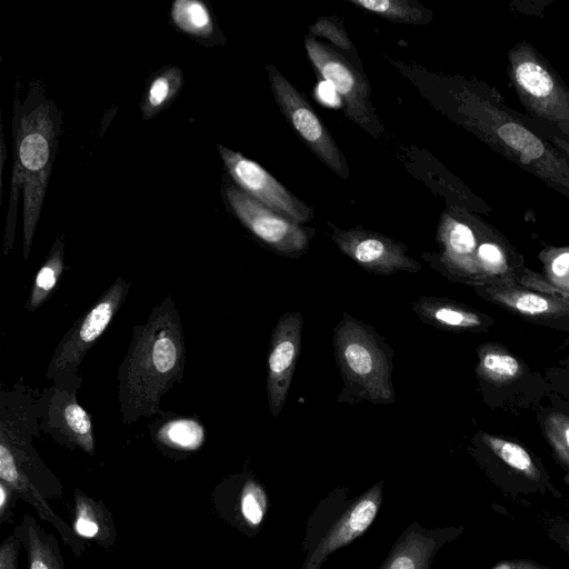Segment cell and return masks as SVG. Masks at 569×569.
<instances>
[{"instance_id": "cell-1", "label": "cell", "mask_w": 569, "mask_h": 569, "mask_svg": "<svg viewBox=\"0 0 569 569\" xmlns=\"http://www.w3.org/2000/svg\"><path fill=\"white\" fill-rule=\"evenodd\" d=\"M461 123L499 154L569 197V159L536 123L506 104L500 92L482 81H462L452 90Z\"/></svg>"}, {"instance_id": "cell-2", "label": "cell", "mask_w": 569, "mask_h": 569, "mask_svg": "<svg viewBox=\"0 0 569 569\" xmlns=\"http://www.w3.org/2000/svg\"><path fill=\"white\" fill-rule=\"evenodd\" d=\"M186 346L178 310L167 297L132 333L119 373L123 422L130 425L160 410V399L181 378Z\"/></svg>"}, {"instance_id": "cell-3", "label": "cell", "mask_w": 569, "mask_h": 569, "mask_svg": "<svg viewBox=\"0 0 569 569\" xmlns=\"http://www.w3.org/2000/svg\"><path fill=\"white\" fill-rule=\"evenodd\" d=\"M14 109V162L23 179V256L27 259L52 169L60 116L54 103L38 88H31L24 104Z\"/></svg>"}, {"instance_id": "cell-4", "label": "cell", "mask_w": 569, "mask_h": 569, "mask_svg": "<svg viewBox=\"0 0 569 569\" xmlns=\"http://www.w3.org/2000/svg\"><path fill=\"white\" fill-rule=\"evenodd\" d=\"M335 357L343 381L339 401L391 405L393 352L371 327L345 312L333 330Z\"/></svg>"}, {"instance_id": "cell-5", "label": "cell", "mask_w": 569, "mask_h": 569, "mask_svg": "<svg viewBox=\"0 0 569 569\" xmlns=\"http://www.w3.org/2000/svg\"><path fill=\"white\" fill-rule=\"evenodd\" d=\"M507 73L519 101L542 132L569 142V88L550 62L529 42L507 53Z\"/></svg>"}, {"instance_id": "cell-6", "label": "cell", "mask_w": 569, "mask_h": 569, "mask_svg": "<svg viewBox=\"0 0 569 569\" xmlns=\"http://www.w3.org/2000/svg\"><path fill=\"white\" fill-rule=\"evenodd\" d=\"M382 500V481L349 498L338 488L319 502L307 523L301 569H320L327 558L360 537L375 520Z\"/></svg>"}, {"instance_id": "cell-7", "label": "cell", "mask_w": 569, "mask_h": 569, "mask_svg": "<svg viewBox=\"0 0 569 569\" xmlns=\"http://www.w3.org/2000/svg\"><path fill=\"white\" fill-rule=\"evenodd\" d=\"M306 50L313 66L341 97L347 116L371 134L381 124L370 102V89L362 74L338 52L312 37H306Z\"/></svg>"}, {"instance_id": "cell-8", "label": "cell", "mask_w": 569, "mask_h": 569, "mask_svg": "<svg viewBox=\"0 0 569 569\" xmlns=\"http://www.w3.org/2000/svg\"><path fill=\"white\" fill-rule=\"evenodd\" d=\"M129 283L118 277L94 306L80 318L56 348L47 377L77 371L84 355L109 327L126 299Z\"/></svg>"}, {"instance_id": "cell-9", "label": "cell", "mask_w": 569, "mask_h": 569, "mask_svg": "<svg viewBox=\"0 0 569 569\" xmlns=\"http://www.w3.org/2000/svg\"><path fill=\"white\" fill-rule=\"evenodd\" d=\"M267 71L274 99L297 133L332 171L348 178L343 154L308 101L274 66Z\"/></svg>"}, {"instance_id": "cell-10", "label": "cell", "mask_w": 569, "mask_h": 569, "mask_svg": "<svg viewBox=\"0 0 569 569\" xmlns=\"http://www.w3.org/2000/svg\"><path fill=\"white\" fill-rule=\"evenodd\" d=\"M217 148L227 171L242 191L297 224L311 219L312 210L260 164L227 147Z\"/></svg>"}, {"instance_id": "cell-11", "label": "cell", "mask_w": 569, "mask_h": 569, "mask_svg": "<svg viewBox=\"0 0 569 569\" xmlns=\"http://www.w3.org/2000/svg\"><path fill=\"white\" fill-rule=\"evenodd\" d=\"M226 197L237 218L276 251L296 256L307 250L309 234L299 224L236 187H228Z\"/></svg>"}, {"instance_id": "cell-12", "label": "cell", "mask_w": 569, "mask_h": 569, "mask_svg": "<svg viewBox=\"0 0 569 569\" xmlns=\"http://www.w3.org/2000/svg\"><path fill=\"white\" fill-rule=\"evenodd\" d=\"M338 248L366 271L389 276L399 271L418 272L421 264L407 254V247L362 228L341 230L332 227Z\"/></svg>"}, {"instance_id": "cell-13", "label": "cell", "mask_w": 569, "mask_h": 569, "mask_svg": "<svg viewBox=\"0 0 569 569\" xmlns=\"http://www.w3.org/2000/svg\"><path fill=\"white\" fill-rule=\"evenodd\" d=\"M303 319L300 312H287L278 320L268 357V405L273 417L281 412L300 352Z\"/></svg>"}, {"instance_id": "cell-14", "label": "cell", "mask_w": 569, "mask_h": 569, "mask_svg": "<svg viewBox=\"0 0 569 569\" xmlns=\"http://www.w3.org/2000/svg\"><path fill=\"white\" fill-rule=\"evenodd\" d=\"M46 430L61 443L78 447L86 453H94L90 416L78 403L74 390L56 386L47 401L43 417Z\"/></svg>"}, {"instance_id": "cell-15", "label": "cell", "mask_w": 569, "mask_h": 569, "mask_svg": "<svg viewBox=\"0 0 569 569\" xmlns=\"http://www.w3.org/2000/svg\"><path fill=\"white\" fill-rule=\"evenodd\" d=\"M463 530V526L427 529L416 522L411 523L398 538L379 569H430L437 552Z\"/></svg>"}, {"instance_id": "cell-16", "label": "cell", "mask_w": 569, "mask_h": 569, "mask_svg": "<svg viewBox=\"0 0 569 569\" xmlns=\"http://www.w3.org/2000/svg\"><path fill=\"white\" fill-rule=\"evenodd\" d=\"M0 480L9 485L20 499L31 505L39 517L49 522L62 541L67 545L77 558H81L86 543L58 515H56L47 502V498L33 481L17 466L12 457L6 451L0 450Z\"/></svg>"}, {"instance_id": "cell-17", "label": "cell", "mask_w": 569, "mask_h": 569, "mask_svg": "<svg viewBox=\"0 0 569 569\" xmlns=\"http://www.w3.org/2000/svg\"><path fill=\"white\" fill-rule=\"evenodd\" d=\"M482 441L491 453L512 472L513 478L520 480L525 495L550 492L557 498L560 497L556 488L549 483L543 470L523 447L490 435H485Z\"/></svg>"}, {"instance_id": "cell-18", "label": "cell", "mask_w": 569, "mask_h": 569, "mask_svg": "<svg viewBox=\"0 0 569 569\" xmlns=\"http://www.w3.org/2000/svg\"><path fill=\"white\" fill-rule=\"evenodd\" d=\"M74 517L72 528L82 539L97 542L104 550H110L117 541L114 518L101 501L86 495L80 489L73 490Z\"/></svg>"}, {"instance_id": "cell-19", "label": "cell", "mask_w": 569, "mask_h": 569, "mask_svg": "<svg viewBox=\"0 0 569 569\" xmlns=\"http://www.w3.org/2000/svg\"><path fill=\"white\" fill-rule=\"evenodd\" d=\"M13 532L26 549L29 569H64V560L56 536L46 531L33 516L23 515Z\"/></svg>"}, {"instance_id": "cell-20", "label": "cell", "mask_w": 569, "mask_h": 569, "mask_svg": "<svg viewBox=\"0 0 569 569\" xmlns=\"http://www.w3.org/2000/svg\"><path fill=\"white\" fill-rule=\"evenodd\" d=\"M411 309L420 320L439 328L468 329L481 325L476 313L435 297L418 298Z\"/></svg>"}, {"instance_id": "cell-21", "label": "cell", "mask_w": 569, "mask_h": 569, "mask_svg": "<svg viewBox=\"0 0 569 569\" xmlns=\"http://www.w3.org/2000/svg\"><path fill=\"white\" fill-rule=\"evenodd\" d=\"M183 83L182 71L178 67H169L150 81L140 110L144 119H150L162 111L179 93Z\"/></svg>"}, {"instance_id": "cell-22", "label": "cell", "mask_w": 569, "mask_h": 569, "mask_svg": "<svg viewBox=\"0 0 569 569\" xmlns=\"http://www.w3.org/2000/svg\"><path fill=\"white\" fill-rule=\"evenodd\" d=\"M441 241L443 257L458 266H468V261L477 247V239L472 228L451 217H446L441 227Z\"/></svg>"}, {"instance_id": "cell-23", "label": "cell", "mask_w": 569, "mask_h": 569, "mask_svg": "<svg viewBox=\"0 0 569 569\" xmlns=\"http://www.w3.org/2000/svg\"><path fill=\"white\" fill-rule=\"evenodd\" d=\"M63 240L58 237L46 262L39 269L34 278L30 297L26 303L27 310L34 311L38 309L56 288L63 271Z\"/></svg>"}, {"instance_id": "cell-24", "label": "cell", "mask_w": 569, "mask_h": 569, "mask_svg": "<svg viewBox=\"0 0 569 569\" xmlns=\"http://www.w3.org/2000/svg\"><path fill=\"white\" fill-rule=\"evenodd\" d=\"M170 16L177 28L190 36L206 38L213 32L212 17L199 0H176Z\"/></svg>"}, {"instance_id": "cell-25", "label": "cell", "mask_w": 569, "mask_h": 569, "mask_svg": "<svg viewBox=\"0 0 569 569\" xmlns=\"http://www.w3.org/2000/svg\"><path fill=\"white\" fill-rule=\"evenodd\" d=\"M350 2L393 22L419 24L430 20L428 11L417 2L407 0H350Z\"/></svg>"}, {"instance_id": "cell-26", "label": "cell", "mask_w": 569, "mask_h": 569, "mask_svg": "<svg viewBox=\"0 0 569 569\" xmlns=\"http://www.w3.org/2000/svg\"><path fill=\"white\" fill-rule=\"evenodd\" d=\"M160 443L178 450L192 451L204 440V429L196 420L177 419L164 423L158 431Z\"/></svg>"}, {"instance_id": "cell-27", "label": "cell", "mask_w": 569, "mask_h": 569, "mask_svg": "<svg viewBox=\"0 0 569 569\" xmlns=\"http://www.w3.org/2000/svg\"><path fill=\"white\" fill-rule=\"evenodd\" d=\"M268 500L262 486L252 478H247L238 493L237 517L240 525L254 529L264 518Z\"/></svg>"}, {"instance_id": "cell-28", "label": "cell", "mask_w": 569, "mask_h": 569, "mask_svg": "<svg viewBox=\"0 0 569 569\" xmlns=\"http://www.w3.org/2000/svg\"><path fill=\"white\" fill-rule=\"evenodd\" d=\"M481 367L486 373L497 378H512L520 369L516 358L498 352H486L481 359Z\"/></svg>"}, {"instance_id": "cell-29", "label": "cell", "mask_w": 569, "mask_h": 569, "mask_svg": "<svg viewBox=\"0 0 569 569\" xmlns=\"http://www.w3.org/2000/svg\"><path fill=\"white\" fill-rule=\"evenodd\" d=\"M553 427H548L550 442L559 461L569 470V420L553 421Z\"/></svg>"}, {"instance_id": "cell-30", "label": "cell", "mask_w": 569, "mask_h": 569, "mask_svg": "<svg viewBox=\"0 0 569 569\" xmlns=\"http://www.w3.org/2000/svg\"><path fill=\"white\" fill-rule=\"evenodd\" d=\"M510 305L519 312L531 316L545 313L551 307L548 299L535 293L518 295L510 300Z\"/></svg>"}, {"instance_id": "cell-31", "label": "cell", "mask_w": 569, "mask_h": 569, "mask_svg": "<svg viewBox=\"0 0 569 569\" xmlns=\"http://www.w3.org/2000/svg\"><path fill=\"white\" fill-rule=\"evenodd\" d=\"M310 31L315 34L326 37L336 46L350 49L351 42L348 39L342 28H339L333 21L329 19H319L316 24L310 27Z\"/></svg>"}, {"instance_id": "cell-32", "label": "cell", "mask_w": 569, "mask_h": 569, "mask_svg": "<svg viewBox=\"0 0 569 569\" xmlns=\"http://www.w3.org/2000/svg\"><path fill=\"white\" fill-rule=\"evenodd\" d=\"M477 258L487 269H500L506 264L501 247L495 242L485 241L477 248Z\"/></svg>"}, {"instance_id": "cell-33", "label": "cell", "mask_w": 569, "mask_h": 569, "mask_svg": "<svg viewBox=\"0 0 569 569\" xmlns=\"http://www.w3.org/2000/svg\"><path fill=\"white\" fill-rule=\"evenodd\" d=\"M21 546L22 542L14 532L3 539L0 546V569H18Z\"/></svg>"}, {"instance_id": "cell-34", "label": "cell", "mask_w": 569, "mask_h": 569, "mask_svg": "<svg viewBox=\"0 0 569 569\" xmlns=\"http://www.w3.org/2000/svg\"><path fill=\"white\" fill-rule=\"evenodd\" d=\"M19 497L14 490L0 480V523H11L13 520V510Z\"/></svg>"}, {"instance_id": "cell-35", "label": "cell", "mask_w": 569, "mask_h": 569, "mask_svg": "<svg viewBox=\"0 0 569 569\" xmlns=\"http://www.w3.org/2000/svg\"><path fill=\"white\" fill-rule=\"evenodd\" d=\"M549 538L569 556V520H558L548 529Z\"/></svg>"}, {"instance_id": "cell-36", "label": "cell", "mask_w": 569, "mask_h": 569, "mask_svg": "<svg viewBox=\"0 0 569 569\" xmlns=\"http://www.w3.org/2000/svg\"><path fill=\"white\" fill-rule=\"evenodd\" d=\"M491 569H552L531 559H510L495 565Z\"/></svg>"}, {"instance_id": "cell-37", "label": "cell", "mask_w": 569, "mask_h": 569, "mask_svg": "<svg viewBox=\"0 0 569 569\" xmlns=\"http://www.w3.org/2000/svg\"><path fill=\"white\" fill-rule=\"evenodd\" d=\"M551 271L557 277H563L569 272V251L558 254L552 260Z\"/></svg>"}, {"instance_id": "cell-38", "label": "cell", "mask_w": 569, "mask_h": 569, "mask_svg": "<svg viewBox=\"0 0 569 569\" xmlns=\"http://www.w3.org/2000/svg\"><path fill=\"white\" fill-rule=\"evenodd\" d=\"M541 133L552 146H555L562 154L569 159V142L548 132L541 131Z\"/></svg>"}]
</instances>
